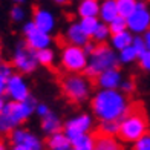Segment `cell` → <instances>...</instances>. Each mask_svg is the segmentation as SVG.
<instances>
[{
    "mask_svg": "<svg viewBox=\"0 0 150 150\" xmlns=\"http://www.w3.org/2000/svg\"><path fill=\"white\" fill-rule=\"evenodd\" d=\"M12 2H14L16 5H23V3L28 2V0H12Z\"/></svg>",
    "mask_w": 150,
    "mask_h": 150,
    "instance_id": "obj_42",
    "label": "cell"
},
{
    "mask_svg": "<svg viewBox=\"0 0 150 150\" xmlns=\"http://www.w3.org/2000/svg\"><path fill=\"white\" fill-rule=\"evenodd\" d=\"M37 58H38V63L42 66L49 67V66L54 64V61H55V52L51 49V46L45 47V49L37 51Z\"/></svg>",
    "mask_w": 150,
    "mask_h": 150,
    "instance_id": "obj_27",
    "label": "cell"
},
{
    "mask_svg": "<svg viewBox=\"0 0 150 150\" xmlns=\"http://www.w3.org/2000/svg\"><path fill=\"white\" fill-rule=\"evenodd\" d=\"M97 46H98V43H97V42H93V40L91 38L89 42H87L83 47H84V51H86L87 54H92V52L95 51V47H97Z\"/></svg>",
    "mask_w": 150,
    "mask_h": 150,
    "instance_id": "obj_37",
    "label": "cell"
},
{
    "mask_svg": "<svg viewBox=\"0 0 150 150\" xmlns=\"http://www.w3.org/2000/svg\"><path fill=\"white\" fill-rule=\"evenodd\" d=\"M92 129H93V117L91 113H84V112L74 115L63 124V132L69 136L71 141L81 133L92 132Z\"/></svg>",
    "mask_w": 150,
    "mask_h": 150,
    "instance_id": "obj_11",
    "label": "cell"
},
{
    "mask_svg": "<svg viewBox=\"0 0 150 150\" xmlns=\"http://www.w3.org/2000/svg\"><path fill=\"white\" fill-rule=\"evenodd\" d=\"M98 130L101 135H112V136H118L120 130V121L118 120H103L100 121Z\"/></svg>",
    "mask_w": 150,
    "mask_h": 150,
    "instance_id": "obj_24",
    "label": "cell"
},
{
    "mask_svg": "<svg viewBox=\"0 0 150 150\" xmlns=\"http://www.w3.org/2000/svg\"><path fill=\"white\" fill-rule=\"evenodd\" d=\"M92 113L98 121L118 120L121 121L130 112V101L120 89H100L91 100Z\"/></svg>",
    "mask_w": 150,
    "mask_h": 150,
    "instance_id": "obj_1",
    "label": "cell"
},
{
    "mask_svg": "<svg viewBox=\"0 0 150 150\" xmlns=\"http://www.w3.org/2000/svg\"><path fill=\"white\" fill-rule=\"evenodd\" d=\"M87 61H89V54L84 51V47L67 43L61 49L60 63L66 72H84Z\"/></svg>",
    "mask_w": 150,
    "mask_h": 150,
    "instance_id": "obj_6",
    "label": "cell"
},
{
    "mask_svg": "<svg viewBox=\"0 0 150 150\" xmlns=\"http://www.w3.org/2000/svg\"><path fill=\"white\" fill-rule=\"evenodd\" d=\"M120 91H122L126 95H130L135 92V83L132 80H122V83L120 86Z\"/></svg>",
    "mask_w": 150,
    "mask_h": 150,
    "instance_id": "obj_34",
    "label": "cell"
},
{
    "mask_svg": "<svg viewBox=\"0 0 150 150\" xmlns=\"http://www.w3.org/2000/svg\"><path fill=\"white\" fill-rule=\"evenodd\" d=\"M127 28L133 34H144L150 29V8L144 0H138L135 11L127 17Z\"/></svg>",
    "mask_w": 150,
    "mask_h": 150,
    "instance_id": "obj_10",
    "label": "cell"
},
{
    "mask_svg": "<svg viewBox=\"0 0 150 150\" xmlns=\"http://www.w3.org/2000/svg\"><path fill=\"white\" fill-rule=\"evenodd\" d=\"M0 66H2V57H0Z\"/></svg>",
    "mask_w": 150,
    "mask_h": 150,
    "instance_id": "obj_44",
    "label": "cell"
},
{
    "mask_svg": "<svg viewBox=\"0 0 150 150\" xmlns=\"http://www.w3.org/2000/svg\"><path fill=\"white\" fill-rule=\"evenodd\" d=\"M132 45H133V47H135V49L138 51V54H139V55H141V54L144 52L146 49H147V47H146V42H144V38H142V35H141V34H135Z\"/></svg>",
    "mask_w": 150,
    "mask_h": 150,
    "instance_id": "obj_33",
    "label": "cell"
},
{
    "mask_svg": "<svg viewBox=\"0 0 150 150\" xmlns=\"http://www.w3.org/2000/svg\"><path fill=\"white\" fill-rule=\"evenodd\" d=\"M133 149L135 150H150V133L146 132L142 136H139L133 142Z\"/></svg>",
    "mask_w": 150,
    "mask_h": 150,
    "instance_id": "obj_31",
    "label": "cell"
},
{
    "mask_svg": "<svg viewBox=\"0 0 150 150\" xmlns=\"http://www.w3.org/2000/svg\"><path fill=\"white\" fill-rule=\"evenodd\" d=\"M6 95L14 101H23L31 95L28 81L25 80L23 74H12L6 83Z\"/></svg>",
    "mask_w": 150,
    "mask_h": 150,
    "instance_id": "obj_12",
    "label": "cell"
},
{
    "mask_svg": "<svg viewBox=\"0 0 150 150\" xmlns=\"http://www.w3.org/2000/svg\"><path fill=\"white\" fill-rule=\"evenodd\" d=\"M95 146H97V138L91 132L81 133L72 139L74 150H95Z\"/></svg>",
    "mask_w": 150,
    "mask_h": 150,
    "instance_id": "obj_21",
    "label": "cell"
},
{
    "mask_svg": "<svg viewBox=\"0 0 150 150\" xmlns=\"http://www.w3.org/2000/svg\"><path fill=\"white\" fill-rule=\"evenodd\" d=\"M142 38H144V42H146V47L150 49V29H147L144 34H142Z\"/></svg>",
    "mask_w": 150,
    "mask_h": 150,
    "instance_id": "obj_39",
    "label": "cell"
},
{
    "mask_svg": "<svg viewBox=\"0 0 150 150\" xmlns=\"http://www.w3.org/2000/svg\"><path fill=\"white\" fill-rule=\"evenodd\" d=\"M61 91L72 103H84L91 95V83L81 72H69L61 80Z\"/></svg>",
    "mask_w": 150,
    "mask_h": 150,
    "instance_id": "obj_5",
    "label": "cell"
},
{
    "mask_svg": "<svg viewBox=\"0 0 150 150\" xmlns=\"http://www.w3.org/2000/svg\"><path fill=\"white\" fill-rule=\"evenodd\" d=\"M61 129H63V122H61L60 117L55 112L51 110L46 117L42 118V130H43V133L52 135V133L61 130Z\"/></svg>",
    "mask_w": 150,
    "mask_h": 150,
    "instance_id": "obj_19",
    "label": "cell"
},
{
    "mask_svg": "<svg viewBox=\"0 0 150 150\" xmlns=\"http://www.w3.org/2000/svg\"><path fill=\"white\" fill-rule=\"evenodd\" d=\"M120 64V58H118V52L113 49L110 45H104L101 43L95 47V51L89 54V61L84 69V75L87 78H97L98 75L110 67H117Z\"/></svg>",
    "mask_w": 150,
    "mask_h": 150,
    "instance_id": "obj_3",
    "label": "cell"
},
{
    "mask_svg": "<svg viewBox=\"0 0 150 150\" xmlns=\"http://www.w3.org/2000/svg\"><path fill=\"white\" fill-rule=\"evenodd\" d=\"M97 150H120V141L117 139V136L112 135H101L97 138V146H95Z\"/></svg>",
    "mask_w": 150,
    "mask_h": 150,
    "instance_id": "obj_22",
    "label": "cell"
},
{
    "mask_svg": "<svg viewBox=\"0 0 150 150\" xmlns=\"http://www.w3.org/2000/svg\"><path fill=\"white\" fill-rule=\"evenodd\" d=\"M109 28H110L112 34H117V32H121V31L129 29V28H127V18L122 17V16H117L110 23H109Z\"/></svg>",
    "mask_w": 150,
    "mask_h": 150,
    "instance_id": "obj_29",
    "label": "cell"
},
{
    "mask_svg": "<svg viewBox=\"0 0 150 150\" xmlns=\"http://www.w3.org/2000/svg\"><path fill=\"white\" fill-rule=\"evenodd\" d=\"M5 106H6V101H5V98H3V95H0V112L5 109Z\"/></svg>",
    "mask_w": 150,
    "mask_h": 150,
    "instance_id": "obj_40",
    "label": "cell"
},
{
    "mask_svg": "<svg viewBox=\"0 0 150 150\" xmlns=\"http://www.w3.org/2000/svg\"><path fill=\"white\" fill-rule=\"evenodd\" d=\"M117 5H118L120 16L127 18L135 11L136 5H138V0H117Z\"/></svg>",
    "mask_w": 150,
    "mask_h": 150,
    "instance_id": "obj_28",
    "label": "cell"
},
{
    "mask_svg": "<svg viewBox=\"0 0 150 150\" xmlns=\"http://www.w3.org/2000/svg\"><path fill=\"white\" fill-rule=\"evenodd\" d=\"M97 86L100 89H120L122 83V72L117 67H110V69L103 71L97 78Z\"/></svg>",
    "mask_w": 150,
    "mask_h": 150,
    "instance_id": "obj_13",
    "label": "cell"
},
{
    "mask_svg": "<svg viewBox=\"0 0 150 150\" xmlns=\"http://www.w3.org/2000/svg\"><path fill=\"white\" fill-rule=\"evenodd\" d=\"M12 66L20 74H32L40 66L37 58V51L23 40L18 42L12 52Z\"/></svg>",
    "mask_w": 150,
    "mask_h": 150,
    "instance_id": "obj_7",
    "label": "cell"
},
{
    "mask_svg": "<svg viewBox=\"0 0 150 150\" xmlns=\"http://www.w3.org/2000/svg\"><path fill=\"white\" fill-rule=\"evenodd\" d=\"M22 32H23L25 42L28 43L32 49H35V51L45 49V47H49V46L52 45L51 34L42 31L35 23H34V20H31V22H26V23L23 25Z\"/></svg>",
    "mask_w": 150,
    "mask_h": 150,
    "instance_id": "obj_9",
    "label": "cell"
},
{
    "mask_svg": "<svg viewBox=\"0 0 150 150\" xmlns=\"http://www.w3.org/2000/svg\"><path fill=\"white\" fill-rule=\"evenodd\" d=\"M138 61H139V67L142 71L150 72V49H146L142 52L138 58Z\"/></svg>",
    "mask_w": 150,
    "mask_h": 150,
    "instance_id": "obj_32",
    "label": "cell"
},
{
    "mask_svg": "<svg viewBox=\"0 0 150 150\" xmlns=\"http://www.w3.org/2000/svg\"><path fill=\"white\" fill-rule=\"evenodd\" d=\"M110 35H112V31H110V28H109V23L101 22L91 38L93 40V42H97L98 45H101V43L109 42V40H110Z\"/></svg>",
    "mask_w": 150,
    "mask_h": 150,
    "instance_id": "obj_25",
    "label": "cell"
},
{
    "mask_svg": "<svg viewBox=\"0 0 150 150\" xmlns=\"http://www.w3.org/2000/svg\"><path fill=\"white\" fill-rule=\"evenodd\" d=\"M9 17L14 23H22L23 20L26 18V11L23 9L22 5H14L11 8V12H9Z\"/></svg>",
    "mask_w": 150,
    "mask_h": 150,
    "instance_id": "obj_30",
    "label": "cell"
},
{
    "mask_svg": "<svg viewBox=\"0 0 150 150\" xmlns=\"http://www.w3.org/2000/svg\"><path fill=\"white\" fill-rule=\"evenodd\" d=\"M133 37H135V34L132 31L126 29V31H121V32H117V34H112L110 40H109V45H110L117 52H120L121 49H124V47L132 45Z\"/></svg>",
    "mask_w": 150,
    "mask_h": 150,
    "instance_id": "obj_17",
    "label": "cell"
},
{
    "mask_svg": "<svg viewBox=\"0 0 150 150\" xmlns=\"http://www.w3.org/2000/svg\"><path fill=\"white\" fill-rule=\"evenodd\" d=\"M32 20H34V23L45 32L52 34L54 31H55V28H57L55 16H54L49 9H46V8H37L35 11H34Z\"/></svg>",
    "mask_w": 150,
    "mask_h": 150,
    "instance_id": "obj_14",
    "label": "cell"
},
{
    "mask_svg": "<svg viewBox=\"0 0 150 150\" xmlns=\"http://www.w3.org/2000/svg\"><path fill=\"white\" fill-rule=\"evenodd\" d=\"M118 58H120V64H132L135 61H138L139 54L133 47V45H130L118 52Z\"/></svg>",
    "mask_w": 150,
    "mask_h": 150,
    "instance_id": "obj_23",
    "label": "cell"
},
{
    "mask_svg": "<svg viewBox=\"0 0 150 150\" xmlns=\"http://www.w3.org/2000/svg\"><path fill=\"white\" fill-rule=\"evenodd\" d=\"M6 83H8V78L3 77V75L0 74V95L6 93Z\"/></svg>",
    "mask_w": 150,
    "mask_h": 150,
    "instance_id": "obj_38",
    "label": "cell"
},
{
    "mask_svg": "<svg viewBox=\"0 0 150 150\" xmlns=\"http://www.w3.org/2000/svg\"><path fill=\"white\" fill-rule=\"evenodd\" d=\"M146 132H149V121L144 112L130 110L120 121L118 139L124 144H133Z\"/></svg>",
    "mask_w": 150,
    "mask_h": 150,
    "instance_id": "obj_4",
    "label": "cell"
},
{
    "mask_svg": "<svg viewBox=\"0 0 150 150\" xmlns=\"http://www.w3.org/2000/svg\"><path fill=\"white\" fill-rule=\"evenodd\" d=\"M64 40L71 45H77L83 47L91 40V37L83 31V28L80 26V22H75L67 26V29L64 32Z\"/></svg>",
    "mask_w": 150,
    "mask_h": 150,
    "instance_id": "obj_15",
    "label": "cell"
},
{
    "mask_svg": "<svg viewBox=\"0 0 150 150\" xmlns=\"http://www.w3.org/2000/svg\"><path fill=\"white\" fill-rule=\"evenodd\" d=\"M46 146L51 150H71L72 149V141L69 139V136H67L63 130H58L52 135H47Z\"/></svg>",
    "mask_w": 150,
    "mask_h": 150,
    "instance_id": "obj_16",
    "label": "cell"
},
{
    "mask_svg": "<svg viewBox=\"0 0 150 150\" xmlns=\"http://www.w3.org/2000/svg\"><path fill=\"white\" fill-rule=\"evenodd\" d=\"M49 112H51L49 106H47V104H45V103H38V104H37V107H35V113L38 115L40 118L46 117V115L49 113Z\"/></svg>",
    "mask_w": 150,
    "mask_h": 150,
    "instance_id": "obj_35",
    "label": "cell"
},
{
    "mask_svg": "<svg viewBox=\"0 0 150 150\" xmlns=\"http://www.w3.org/2000/svg\"><path fill=\"white\" fill-rule=\"evenodd\" d=\"M14 69H16L14 66H11V64H6V63H2V66H0V74H2L3 77L9 78L11 75L14 74Z\"/></svg>",
    "mask_w": 150,
    "mask_h": 150,
    "instance_id": "obj_36",
    "label": "cell"
},
{
    "mask_svg": "<svg viewBox=\"0 0 150 150\" xmlns=\"http://www.w3.org/2000/svg\"><path fill=\"white\" fill-rule=\"evenodd\" d=\"M0 150H5V142L0 141Z\"/></svg>",
    "mask_w": 150,
    "mask_h": 150,
    "instance_id": "obj_43",
    "label": "cell"
},
{
    "mask_svg": "<svg viewBox=\"0 0 150 150\" xmlns=\"http://www.w3.org/2000/svg\"><path fill=\"white\" fill-rule=\"evenodd\" d=\"M54 2H55L57 5H66V3H69L71 0H54Z\"/></svg>",
    "mask_w": 150,
    "mask_h": 150,
    "instance_id": "obj_41",
    "label": "cell"
},
{
    "mask_svg": "<svg viewBox=\"0 0 150 150\" xmlns=\"http://www.w3.org/2000/svg\"><path fill=\"white\" fill-rule=\"evenodd\" d=\"M100 23H101L100 17H81V18H80V26L83 28V31H84L89 37L93 35V32L97 31V28L100 26Z\"/></svg>",
    "mask_w": 150,
    "mask_h": 150,
    "instance_id": "obj_26",
    "label": "cell"
},
{
    "mask_svg": "<svg viewBox=\"0 0 150 150\" xmlns=\"http://www.w3.org/2000/svg\"><path fill=\"white\" fill-rule=\"evenodd\" d=\"M78 17H98L100 16V0H81L77 6Z\"/></svg>",
    "mask_w": 150,
    "mask_h": 150,
    "instance_id": "obj_20",
    "label": "cell"
},
{
    "mask_svg": "<svg viewBox=\"0 0 150 150\" xmlns=\"http://www.w3.org/2000/svg\"><path fill=\"white\" fill-rule=\"evenodd\" d=\"M120 16L117 0H101L100 2V20L104 23H110L112 20Z\"/></svg>",
    "mask_w": 150,
    "mask_h": 150,
    "instance_id": "obj_18",
    "label": "cell"
},
{
    "mask_svg": "<svg viewBox=\"0 0 150 150\" xmlns=\"http://www.w3.org/2000/svg\"><path fill=\"white\" fill-rule=\"evenodd\" d=\"M9 141L14 150H42L43 142L35 133L28 129L16 127L9 135Z\"/></svg>",
    "mask_w": 150,
    "mask_h": 150,
    "instance_id": "obj_8",
    "label": "cell"
},
{
    "mask_svg": "<svg viewBox=\"0 0 150 150\" xmlns=\"http://www.w3.org/2000/svg\"><path fill=\"white\" fill-rule=\"evenodd\" d=\"M37 100L29 95L23 101L11 100L0 112V133H11L16 127L25 122L32 113H35Z\"/></svg>",
    "mask_w": 150,
    "mask_h": 150,
    "instance_id": "obj_2",
    "label": "cell"
}]
</instances>
